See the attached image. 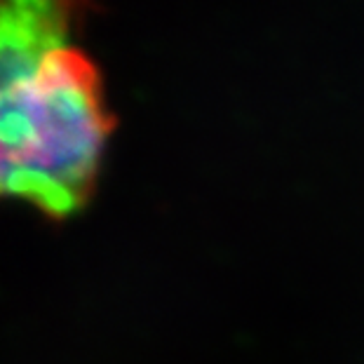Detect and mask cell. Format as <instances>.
Listing matches in <instances>:
<instances>
[{"label": "cell", "instance_id": "cell-1", "mask_svg": "<svg viewBox=\"0 0 364 364\" xmlns=\"http://www.w3.org/2000/svg\"><path fill=\"white\" fill-rule=\"evenodd\" d=\"M97 0H0V198L66 219L92 198L113 132L75 38Z\"/></svg>", "mask_w": 364, "mask_h": 364}]
</instances>
